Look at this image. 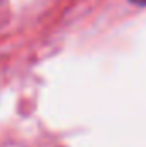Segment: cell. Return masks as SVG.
Wrapping results in <instances>:
<instances>
[{
	"label": "cell",
	"instance_id": "1",
	"mask_svg": "<svg viewBox=\"0 0 146 147\" xmlns=\"http://www.w3.org/2000/svg\"><path fill=\"white\" fill-rule=\"evenodd\" d=\"M134 5H139V7H146V0H131Z\"/></svg>",
	"mask_w": 146,
	"mask_h": 147
}]
</instances>
